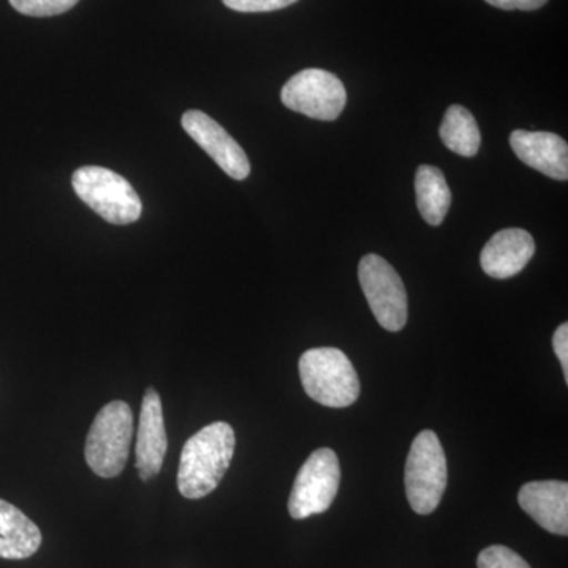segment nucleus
<instances>
[{
  "label": "nucleus",
  "instance_id": "18",
  "mask_svg": "<svg viewBox=\"0 0 568 568\" xmlns=\"http://www.w3.org/2000/svg\"><path fill=\"white\" fill-rule=\"evenodd\" d=\"M477 568H530V566L514 549L493 545L478 555Z\"/></svg>",
  "mask_w": 568,
  "mask_h": 568
},
{
  "label": "nucleus",
  "instance_id": "12",
  "mask_svg": "<svg viewBox=\"0 0 568 568\" xmlns=\"http://www.w3.org/2000/svg\"><path fill=\"white\" fill-rule=\"evenodd\" d=\"M536 253V242L528 231L508 227L489 239L480 254L485 274L496 280H507L525 271Z\"/></svg>",
  "mask_w": 568,
  "mask_h": 568
},
{
  "label": "nucleus",
  "instance_id": "2",
  "mask_svg": "<svg viewBox=\"0 0 568 568\" xmlns=\"http://www.w3.org/2000/svg\"><path fill=\"white\" fill-rule=\"evenodd\" d=\"M302 386L310 398L327 407H347L361 395V381L345 353L335 347L306 351L298 362Z\"/></svg>",
  "mask_w": 568,
  "mask_h": 568
},
{
  "label": "nucleus",
  "instance_id": "17",
  "mask_svg": "<svg viewBox=\"0 0 568 568\" xmlns=\"http://www.w3.org/2000/svg\"><path fill=\"white\" fill-rule=\"evenodd\" d=\"M80 0H10L11 7L28 17L47 18L65 13Z\"/></svg>",
  "mask_w": 568,
  "mask_h": 568
},
{
  "label": "nucleus",
  "instance_id": "19",
  "mask_svg": "<svg viewBox=\"0 0 568 568\" xmlns=\"http://www.w3.org/2000/svg\"><path fill=\"white\" fill-rule=\"evenodd\" d=\"M298 0H223L227 9L241 11V13H267L293 6Z\"/></svg>",
  "mask_w": 568,
  "mask_h": 568
},
{
  "label": "nucleus",
  "instance_id": "1",
  "mask_svg": "<svg viewBox=\"0 0 568 568\" xmlns=\"http://www.w3.org/2000/svg\"><path fill=\"white\" fill-rule=\"evenodd\" d=\"M235 448L233 426L213 422L190 437L179 463L178 488L186 499H203L219 487Z\"/></svg>",
  "mask_w": 568,
  "mask_h": 568
},
{
  "label": "nucleus",
  "instance_id": "8",
  "mask_svg": "<svg viewBox=\"0 0 568 568\" xmlns=\"http://www.w3.org/2000/svg\"><path fill=\"white\" fill-rule=\"evenodd\" d=\"M284 106L316 121H336L346 106V89L335 74L306 69L294 74L282 89Z\"/></svg>",
  "mask_w": 568,
  "mask_h": 568
},
{
  "label": "nucleus",
  "instance_id": "13",
  "mask_svg": "<svg viewBox=\"0 0 568 568\" xmlns=\"http://www.w3.org/2000/svg\"><path fill=\"white\" fill-rule=\"evenodd\" d=\"M510 145L519 160L555 181L568 179L567 141L555 133L515 130Z\"/></svg>",
  "mask_w": 568,
  "mask_h": 568
},
{
  "label": "nucleus",
  "instance_id": "9",
  "mask_svg": "<svg viewBox=\"0 0 568 568\" xmlns=\"http://www.w3.org/2000/svg\"><path fill=\"white\" fill-rule=\"evenodd\" d=\"M182 126L230 178L235 181H245L248 178L252 171L248 156L219 122L213 121L205 112L192 110L183 114Z\"/></svg>",
  "mask_w": 568,
  "mask_h": 568
},
{
  "label": "nucleus",
  "instance_id": "11",
  "mask_svg": "<svg viewBox=\"0 0 568 568\" xmlns=\"http://www.w3.org/2000/svg\"><path fill=\"white\" fill-rule=\"evenodd\" d=\"M518 503L540 528L556 536H568L567 481H529L519 489Z\"/></svg>",
  "mask_w": 568,
  "mask_h": 568
},
{
  "label": "nucleus",
  "instance_id": "7",
  "mask_svg": "<svg viewBox=\"0 0 568 568\" xmlns=\"http://www.w3.org/2000/svg\"><path fill=\"white\" fill-rule=\"evenodd\" d=\"M339 478L342 470L335 452L331 448L313 452L295 477L287 503L291 517L305 519L327 511L338 493Z\"/></svg>",
  "mask_w": 568,
  "mask_h": 568
},
{
  "label": "nucleus",
  "instance_id": "3",
  "mask_svg": "<svg viewBox=\"0 0 568 568\" xmlns=\"http://www.w3.org/2000/svg\"><path fill=\"white\" fill-rule=\"evenodd\" d=\"M132 439V409L125 402H111L93 420L85 440V462L99 477H118L129 459Z\"/></svg>",
  "mask_w": 568,
  "mask_h": 568
},
{
  "label": "nucleus",
  "instance_id": "5",
  "mask_svg": "<svg viewBox=\"0 0 568 568\" xmlns=\"http://www.w3.org/2000/svg\"><path fill=\"white\" fill-rule=\"evenodd\" d=\"M406 496L418 515L436 510L447 488V458L439 437L432 429L418 433L407 455Z\"/></svg>",
  "mask_w": 568,
  "mask_h": 568
},
{
  "label": "nucleus",
  "instance_id": "6",
  "mask_svg": "<svg viewBox=\"0 0 568 568\" xmlns=\"http://www.w3.org/2000/svg\"><path fill=\"white\" fill-rule=\"evenodd\" d=\"M358 282L381 327L402 331L407 323V294L395 268L379 254H366L358 264Z\"/></svg>",
  "mask_w": 568,
  "mask_h": 568
},
{
  "label": "nucleus",
  "instance_id": "16",
  "mask_svg": "<svg viewBox=\"0 0 568 568\" xmlns=\"http://www.w3.org/2000/svg\"><path fill=\"white\" fill-rule=\"evenodd\" d=\"M439 136L448 151L462 156H476L481 144L476 119L462 104H452L440 123Z\"/></svg>",
  "mask_w": 568,
  "mask_h": 568
},
{
  "label": "nucleus",
  "instance_id": "20",
  "mask_svg": "<svg viewBox=\"0 0 568 568\" xmlns=\"http://www.w3.org/2000/svg\"><path fill=\"white\" fill-rule=\"evenodd\" d=\"M552 349L558 355L560 365H562L564 376L568 384V324L559 325L558 331L552 335Z\"/></svg>",
  "mask_w": 568,
  "mask_h": 568
},
{
  "label": "nucleus",
  "instance_id": "10",
  "mask_svg": "<svg viewBox=\"0 0 568 568\" xmlns=\"http://www.w3.org/2000/svg\"><path fill=\"white\" fill-rule=\"evenodd\" d=\"M166 450L162 398L155 388H148L142 399L136 440V469L141 480H151L162 470Z\"/></svg>",
  "mask_w": 568,
  "mask_h": 568
},
{
  "label": "nucleus",
  "instance_id": "14",
  "mask_svg": "<svg viewBox=\"0 0 568 568\" xmlns=\"http://www.w3.org/2000/svg\"><path fill=\"white\" fill-rule=\"evenodd\" d=\"M41 532L31 518L0 499V558L28 559L39 551Z\"/></svg>",
  "mask_w": 568,
  "mask_h": 568
},
{
  "label": "nucleus",
  "instance_id": "15",
  "mask_svg": "<svg viewBox=\"0 0 568 568\" xmlns=\"http://www.w3.org/2000/svg\"><path fill=\"white\" fill-rule=\"evenodd\" d=\"M417 207L422 219L432 226H439L446 220L452 204V193L446 175L439 168L420 164L416 173Z\"/></svg>",
  "mask_w": 568,
  "mask_h": 568
},
{
  "label": "nucleus",
  "instance_id": "4",
  "mask_svg": "<svg viewBox=\"0 0 568 568\" xmlns=\"http://www.w3.org/2000/svg\"><path fill=\"white\" fill-rule=\"evenodd\" d=\"M71 183L82 203L99 213L104 222L123 226L140 220V194L134 192L132 183L114 171L103 166L80 168L74 171Z\"/></svg>",
  "mask_w": 568,
  "mask_h": 568
},
{
  "label": "nucleus",
  "instance_id": "21",
  "mask_svg": "<svg viewBox=\"0 0 568 568\" xmlns=\"http://www.w3.org/2000/svg\"><path fill=\"white\" fill-rule=\"evenodd\" d=\"M489 6L499 10L514 11H534L541 9L548 0H485Z\"/></svg>",
  "mask_w": 568,
  "mask_h": 568
}]
</instances>
